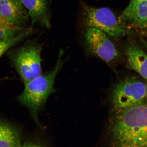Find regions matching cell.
Wrapping results in <instances>:
<instances>
[{
	"mask_svg": "<svg viewBox=\"0 0 147 147\" xmlns=\"http://www.w3.org/2000/svg\"><path fill=\"white\" fill-rule=\"evenodd\" d=\"M110 130L112 143L120 147L147 146V105L115 110Z\"/></svg>",
	"mask_w": 147,
	"mask_h": 147,
	"instance_id": "6da1fadb",
	"label": "cell"
},
{
	"mask_svg": "<svg viewBox=\"0 0 147 147\" xmlns=\"http://www.w3.org/2000/svg\"><path fill=\"white\" fill-rule=\"evenodd\" d=\"M64 52L60 50L54 67L49 72L40 75L25 84L22 93L18 100L28 108L35 118L43 108L48 98L55 90L54 86L57 74L66 62L63 57Z\"/></svg>",
	"mask_w": 147,
	"mask_h": 147,
	"instance_id": "7a4b0ae2",
	"label": "cell"
},
{
	"mask_svg": "<svg viewBox=\"0 0 147 147\" xmlns=\"http://www.w3.org/2000/svg\"><path fill=\"white\" fill-rule=\"evenodd\" d=\"M80 3L83 19L87 27L100 29L115 39L123 37L127 34L128 29L111 9L96 8L82 1Z\"/></svg>",
	"mask_w": 147,
	"mask_h": 147,
	"instance_id": "3957f363",
	"label": "cell"
},
{
	"mask_svg": "<svg viewBox=\"0 0 147 147\" xmlns=\"http://www.w3.org/2000/svg\"><path fill=\"white\" fill-rule=\"evenodd\" d=\"M42 50L40 44H29L12 55L13 65L24 84L42 74Z\"/></svg>",
	"mask_w": 147,
	"mask_h": 147,
	"instance_id": "277c9868",
	"label": "cell"
},
{
	"mask_svg": "<svg viewBox=\"0 0 147 147\" xmlns=\"http://www.w3.org/2000/svg\"><path fill=\"white\" fill-rule=\"evenodd\" d=\"M147 93V87L144 82L129 77L114 86L110 99L115 110L123 109L144 102Z\"/></svg>",
	"mask_w": 147,
	"mask_h": 147,
	"instance_id": "5b68a950",
	"label": "cell"
},
{
	"mask_svg": "<svg viewBox=\"0 0 147 147\" xmlns=\"http://www.w3.org/2000/svg\"><path fill=\"white\" fill-rule=\"evenodd\" d=\"M107 34L98 29L87 27L84 41L88 52L112 66L120 58L116 46Z\"/></svg>",
	"mask_w": 147,
	"mask_h": 147,
	"instance_id": "8992f818",
	"label": "cell"
},
{
	"mask_svg": "<svg viewBox=\"0 0 147 147\" xmlns=\"http://www.w3.org/2000/svg\"><path fill=\"white\" fill-rule=\"evenodd\" d=\"M119 19L128 29L139 28L147 19V0H129Z\"/></svg>",
	"mask_w": 147,
	"mask_h": 147,
	"instance_id": "52a82bcc",
	"label": "cell"
},
{
	"mask_svg": "<svg viewBox=\"0 0 147 147\" xmlns=\"http://www.w3.org/2000/svg\"><path fill=\"white\" fill-rule=\"evenodd\" d=\"M0 17L22 27L29 17L20 0H0Z\"/></svg>",
	"mask_w": 147,
	"mask_h": 147,
	"instance_id": "ba28073f",
	"label": "cell"
},
{
	"mask_svg": "<svg viewBox=\"0 0 147 147\" xmlns=\"http://www.w3.org/2000/svg\"><path fill=\"white\" fill-rule=\"evenodd\" d=\"M129 68L147 80V54L136 44L130 43L124 49Z\"/></svg>",
	"mask_w": 147,
	"mask_h": 147,
	"instance_id": "9c48e42d",
	"label": "cell"
},
{
	"mask_svg": "<svg viewBox=\"0 0 147 147\" xmlns=\"http://www.w3.org/2000/svg\"><path fill=\"white\" fill-rule=\"evenodd\" d=\"M27 11L32 24L40 22L47 27L50 26L48 0H20Z\"/></svg>",
	"mask_w": 147,
	"mask_h": 147,
	"instance_id": "30bf717a",
	"label": "cell"
},
{
	"mask_svg": "<svg viewBox=\"0 0 147 147\" xmlns=\"http://www.w3.org/2000/svg\"><path fill=\"white\" fill-rule=\"evenodd\" d=\"M22 144L20 134L16 129L0 119V147H20Z\"/></svg>",
	"mask_w": 147,
	"mask_h": 147,
	"instance_id": "8fae6325",
	"label": "cell"
},
{
	"mask_svg": "<svg viewBox=\"0 0 147 147\" xmlns=\"http://www.w3.org/2000/svg\"><path fill=\"white\" fill-rule=\"evenodd\" d=\"M23 30L22 27L14 25L0 17V42L14 38Z\"/></svg>",
	"mask_w": 147,
	"mask_h": 147,
	"instance_id": "7c38bea8",
	"label": "cell"
},
{
	"mask_svg": "<svg viewBox=\"0 0 147 147\" xmlns=\"http://www.w3.org/2000/svg\"><path fill=\"white\" fill-rule=\"evenodd\" d=\"M32 31V29L30 28L23 29L14 38L6 41L0 42V58L8 49L17 45L29 35Z\"/></svg>",
	"mask_w": 147,
	"mask_h": 147,
	"instance_id": "4fadbf2b",
	"label": "cell"
},
{
	"mask_svg": "<svg viewBox=\"0 0 147 147\" xmlns=\"http://www.w3.org/2000/svg\"><path fill=\"white\" fill-rule=\"evenodd\" d=\"M139 28L142 30L147 31V19L142 24Z\"/></svg>",
	"mask_w": 147,
	"mask_h": 147,
	"instance_id": "5bb4252c",
	"label": "cell"
},
{
	"mask_svg": "<svg viewBox=\"0 0 147 147\" xmlns=\"http://www.w3.org/2000/svg\"></svg>",
	"mask_w": 147,
	"mask_h": 147,
	"instance_id": "9a60e30c",
	"label": "cell"
}]
</instances>
